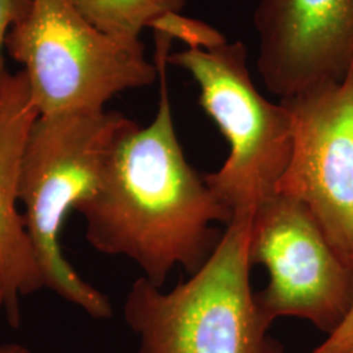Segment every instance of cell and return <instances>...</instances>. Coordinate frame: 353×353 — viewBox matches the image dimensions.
I'll list each match as a JSON object with an SVG mask.
<instances>
[{"label": "cell", "instance_id": "cell-1", "mask_svg": "<svg viewBox=\"0 0 353 353\" xmlns=\"http://www.w3.org/2000/svg\"><path fill=\"white\" fill-rule=\"evenodd\" d=\"M160 81L157 110L148 126L118 143L93 192L77 203L85 237L97 252L126 256L159 288L176 267L190 276L212 256L233 212L186 160L176 137L168 85L173 39L153 32Z\"/></svg>", "mask_w": 353, "mask_h": 353}, {"label": "cell", "instance_id": "cell-2", "mask_svg": "<svg viewBox=\"0 0 353 353\" xmlns=\"http://www.w3.org/2000/svg\"><path fill=\"white\" fill-rule=\"evenodd\" d=\"M137 125L108 110L38 115L21 159L19 203L45 288L94 319L113 316L112 303L68 263L59 234L67 214L97 188L118 143Z\"/></svg>", "mask_w": 353, "mask_h": 353}, {"label": "cell", "instance_id": "cell-3", "mask_svg": "<svg viewBox=\"0 0 353 353\" xmlns=\"http://www.w3.org/2000/svg\"><path fill=\"white\" fill-rule=\"evenodd\" d=\"M252 214H237L202 268L169 292L137 279L123 316L138 353H285L250 284Z\"/></svg>", "mask_w": 353, "mask_h": 353}, {"label": "cell", "instance_id": "cell-4", "mask_svg": "<svg viewBox=\"0 0 353 353\" xmlns=\"http://www.w3.org/2000/svg\"><path fill=\"white\" fill-rule=\"evenodd\" d=\"M169 64L192 77L199 105L229 145L223 166L204 174L207 185L233 214H252L278 194L290 163L293 134L287 108L270 101L256 88L241 41H228L214 50L170 52Z\"/></svg>", "mask_w": 353, "mask_h": 353}, {"label": "cell", "instance_id": "cell-5", "mask_svg": "<svg viewBox=\"0 0 353 353\" xmlns=\"http://www.w3.org/2000/svg\"><path fill=\"white\" fill-rule=\"evenodd\" d=\"M6 48L23 64L39 115L105 110L117 94L152 85L159 77L143 43L103 34L70 0H32Z\"/></svg>", "mask_w": 353, "mask_h": 353}, {"label": "cell", "instance_id": "cell-6", "mask_svg": "<svg viewBox=\"0 0 353 353\" xmlns=\"http://www.w3.org/2000/svg\"><path fill=\"white\" fill-rule=\"evenodd\" d=\"M249 259L270 275L255 292L270 323L301 318L327 336L339 327L353 303V271L303 203L278 192L254 210Z\"/></svg>", "mask_w": 353, "mask_h": 353}, {"label": "cell", "instance_id": "cell-7", "mask_svg": "<svg viewBox=\"0 0 353 353\" xmlns=\"http://www.w3.org/2000/svg\"><path fill=\"white\" fill-rule=\"evenodd\" d=\"M280 102L293 144L278 192L303 203L353 271V67L338 83Z\"/></svg>", "mask_w": 353, "mask_h": 353}, {"label": "cell", "instance_id": "cell-8", "mask_svg": "<svg viewBox=\"0 0 353 353\" xmlns=\"http://www.w3.org/2000/svg\"><path fill=\"white\" fill-rule=\"evenodd\" d=\"M252 26L258 74L279 100L338 83L353 67V0H258Z\"/></svg>", "mask_w": 353, "mask_h": 353}, {"label": "cell", "instance_id": "cell-9", "mask_svg": "<svg viewBox=\"0 0 353 353\" xmlns=\"http://www.w3.org/2000/svg\"><path fill=\"white\" fill-rule=\"evenodd\" d=\"M26 72L0 79V290L7 319L20 323V299L45 288L24 217L19 212V176L30 128L38 118Z\"/></svg>", "mask_w": 353, "mask_h": 353}, {"label": "cell", "instance_id": "cell-10", "mask_svg": "<svg viewBox=\"0 0 353 353\" xmlns=\"http://www.w3.org/2000/svg\"><path fill=\"white\" fill-rule=\"evenodd\" d=\"M89 24L127 45H139L140 34L168 12H182L188 0H70Z\"/></svg>", "mask_w": 353, "mask_h": 353}, {"label": "cell", "instance_id": "cell-11", "mask_svg": "<svg viewBox=\"0 0 353 353\" xmlns=\"http://www.w3.org/2000/svg\"><path fill=\"white\" fill-rule=\"evenodd\" d=\"M148 29L161 32L173 41L183 42L188 49L214 50L228 42L227 37L202 20L191 19L181 12H168L153 20Z\"/></svg>", "mask_w": 353, "mask_h": 353}, {"label": "cell", "instance_id": "cell-12", "mask_svg": "<svg viewBox=\"0 0 353 353\" xmlns=\"http://www.w3.org/2000/svg\"><path fill=\"white\" fill-rule=\"evenodd\" d=\"M32 0H0V79L6 72L3 49L13 26L19 24L30 8Z\"/></svg>", "mask_w": 353, "mask_h": 353}, {"label": "cell", "instance_id": "cell-13", "mask_svg": "<svg viewBox=\"0 0 353 353\" xmlns=\"http://www.w3.org/2000/svg\"><path fill=\"white\" fill-rule=\"evenodd\" d=\"M353 352V303L339 327L330 334L323 343L307 353Z\"/></svg>", "mask_w": 353, "mask_h": 353}, {"label": "cell", "instance_id": "cell-14", "mask_svg": "<svg viewBox=\"0 0 353 353\" xmlns=\"http://www.w3.org/2000/svg\"><path fill=\"white\" fill-rule=\"evenodd\" d=\"M0 353H33L24 345L20 344H3L0 345Z\"/></svg>", "mask_w": 353, "mask_h": 353}, {"label": "cell", "instance_id": "cell-15", "mask_svg": "<svg viewBox=\"0 0 353 353\" xmlns=\"http://www.w3.org/2000/svg\"><path fill=\"white\" fill-rule=\"evenodd\" d=\"M4 305V299H3V293H1V290H0V307Z\"/></svg>", "mask_w": 353, "mask_h": 353}, {"label": "cell", "instance_id": "cell-16", "mask_svg": "<svg viewBox=\"0 0 353 353\" xmlns=\"http://www.w3.org/2000/svg\"><path fill=\"white\" fill-rule=\"evenodd\" d=\"M353 353V352H352Z\"/></svg>", "mask_w": 353, "mask_h": 353}]
</instances>
